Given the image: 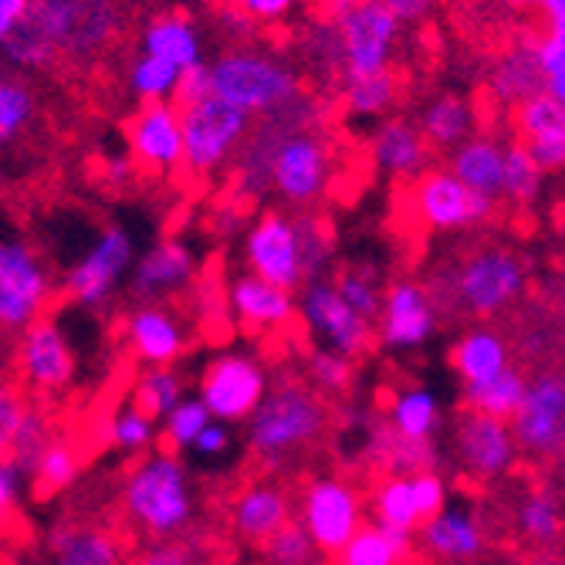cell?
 <instances>
[{"mask_svg": "<svg viewBox=\"0 0 565 565\" xmlns=\"http://www.w3.org/2000/svg\"><path fill=\"white\" fill-rule=\"evenodd\" d=\"M529 291L525 254L491 234H468L427 275L434 312L444 319H494Z\"/></svg>", "mask_w": 565, "mask_h": 565, "instance_id": "1", "label": "cell"}, {"mask_svg": "<svg viewBox=\"0 0 565 565\" xmlns=\"http://www.w3.org/2000/svg\"><path fill=\"white\" fill-rule=\"evenodd\" d=\"M390 224L399 237H427L437 231H468L481 224H501V200L471 190L454 170L430 167L409 180H396Z\"/></svg>", "mask_w": 565, "mask_h": 565, "instance_id": "2", "label": "cell"}, {"mask_svg": "<svg viewBox=\"0 0 565 565\" xmlns=\"http://www.w3.org/2000/svg\"><path fill=\"white\" fill-rule=\"evenodd\" d=\"M122 515L146 539H173L193 519V491L180 454H146L122 481Z\"/></svg>", "mask_w": 565, "mask_h": 565, "instance_id": "3", "label": "cell"}, {"mask_svg": "<svg viewBox=\"0 0 565 565\" xmlns=\"http://www.w3.org/2000/svg\"><path fill=\"white\" fill-rule=\"evenodd\" d=\"M326 427V403L312 380L281 376L247 420V447L262 460H288L316 444Z\"/></svg>", "mask_w": 565, "mask_h": 565, "instance_id": "4", "label": "cell"}, {"mask_svg": "<svg viewBox=\"0 0 565 565\" xmlns=\"http://www.w3.org/2000/svg\"><path fill=\"white\" fill-rule=\"evenodd\" d=\"M342 142L345 132L339 129V116H332L312 129L295 132L278 149L271 167V186L295 214L322 211V200L332 193Z\"/></svg>", "mask_w": 565, "mask_h": 565, "instance_id": "5", "label": "cell"}, {"mask_svg": "<svg viewBox=\"0 0 565 565\" xmlns=\"http://www.w3.org/2000/svg\"><path fill=\"white\" fill-rule=\"evenodd\" d=\"M119 129L142 196H160V190H170V177L183 160V129L173 106H167L163 98H139V106L119 119Z\"/></svg>", "mask_w": 565, "mask_h": 565, "instance_id": "6", "label": "cell"}, {"mask_svg": "<svg viewBox=\"0 0 565 565\" xmlns=\"http://www.w3.org/2000/svg\"><path fill=\"white\" fill-rule=\"evenodd\" d=\"M65 301L31 244H0V352L14 355L21 332Z\"/></svg>", "mask_w": 565, "mask_h": 565, "instance_id": "7", "label": "cell"}, {"mask_svg": "<svg viewBox=\"0 0 565 565\" xmlns=\"http://www.w3.org/2000/svg\"><path fill=\"white\" fill-rule=\"evenodd\" d=\"M301 88L305 82L291 68L271 55H262L258 47L221 51V58L211 68V92L250 116H265L285 106Z\"/></svg>", "mask_w": 565, "mask_h": 565, "instance_id": "8", "label": "cell"}, {"mask_svg": "<svg viewBox=\"0 0 565 565\" xmlns=\"http://www.w3.org/2000/svg\"><path fill=\"white\" fill-rule=\"evenodd\" d=\"M8 373L34 403H51L75 383V352L55 316L47 312L21 332Z\"/></svg>", "mask_w": 565, "mask_h": 565, "instance_id": "9", "label": "cell"}, {"mask_svg": "<svg viewBox=\"0 0 565 565\" xmlns=\"http://www.w3.org/2000/svg\"><path fill=\"white\" fill-rule=\"evenodd\" d=\"M268 396V376L265 370L247 355H217L203 370L200 380V399L211 406L214 420L221 424H241L250 420L254 409Z\"/></svg>", "mask_w": 565, "mask_h": 565, "instance_id": "10", "label": "cell"}, {"mask_svg": "<svg viewBox=\"0 0 565 565\" xmlns=\"http://www.w3.org/2000/svg\"><path fill=\"white\" fill-rule=\"evenodd\" d=\"M339 38L345 51V78H363L393 68V47L399 41V21L380 4V0H366V4L352 8L339 21Z\"/></svg>", "mask_w": 565, "mask_h": 565, "instance_id": "11", "label": "cell"}, {"mask_svg": "<svg viewBox=\"0 0 565 565\" xmlns=\"http://www.w3.org/2000/svg\"><path fill=\"white\" fill-rule=\"evenodd\" d=\"M301 525L326 555H339L363 529V504L345 481L319 478L301 498Z\"/></svg>", "mask_w": 565, "mask_h": 565, "instance_id": "12", "label": "cell"}, {"mask_svg": "<svg viewBox=\"0 0 565 565\" xmlns=\"http://www.w3.org/2000/svg\"><path fill=\"white\" fill-rule=\"evenodd\" d=\"M183 316L186 308L180 301H139L119 326L126 352L142 366H173L186 352Z\"/></svg>", "mask_w": 565, "mask_h": 565, "instance_id": "13", "label": "cell"}, {"mask_svg": "<svg viewBox=\"0 0 565 565\" xmlns=\"http://www.w3.org/2000/svg\"><path fill=\"white\" fill-rule=\"evenodd\" d=\"M129 258H132L129 237L116 224H106V227H102L98 244L65 275L62 298L75 301V305H85V308H106V301H109L119 275L126 271Z\"/></svg>", "mask_w": 565, "mask_h": 565, "instance_id": "14", "label": "cell"}, {"mask_svg": "<svg viewBox=\"0 0 565 565\" xmlns=\"http://www.w3.org/2000/svg\"><path fill=\"white\" fill-rule=\"evenodd\" d=\"M244 258L254 275H262L271 285H281L295 291L305 281V265H301V244L295 221L285 217L281 211H265L262 221L254 224L247 234V250Z\"/></svg>", "mask_w": 565, "mask_h": 565, "instance_id": "15", "label": "cell"}, {"mask_svg": "<svg viewBox=\"0 0 565 565\" xmlns=\"http://www.w3.org/2000/svg\"><path fill=\"white\" fill-rule=\"evenodd\" d=\"M305 322L308 329H316L329 349L359 359L366 355L376 342V332L370 326V319H363L355 308L329 285V281H312L305 288Z\"/></svg>", "mask_w": 565, "mask_h": 565, "instance_id": "16", "label": "cell"}, {"mask_svg": "<svg viewBox=\"0 0 565 565\" xmlns=\"http://www.w3.org/2000/svg\"><path fill=\"white\" fill-rule=\"evenodd\" d=\"M515 437L532 457H555L565 450V376L545 373L529 386L515 414Z\"/></svg>", "mask_w": 565, "mask_h": 565, "instance_id": "17", "label": "cell"}, {"mask_svg": "<svg viewBox=\"0 0 565 565\" xmlns=\"http://www.w3.org/2000/svg\"><path fill=\"white\" fill-rule=\"evenodd\" d=\"M508 136L532 152L542 173L565 170V102H558L552 92L508 109Z\"/></svg>", "mask_w": 565, "mask_h": 565, "instance_id": "18", "label": "cell"}, {"mask_svg": "<svg viewBox=\"0 0 565 565\" xmlns=\"http://www.w3.org/2000/svg\"><path fill=\"white\" fill-rule=\"evenodd\" d=\"M447 508V484L437 471H420V475H393L383 481L376 494V515L380 525L414 532L424 522Z\"/></svg>", "mask_w": 565, "mask_h": 565, "instance_id": "19", "label": "cell"}, {"mask_svg": "<svg viewBox=\"0 0 565 565\" xmlns=\"http://www.w3.org/2000/svg\"><path fill=\"white\" fill-rule=\"evenodd\" d=\"M484 88L504 109H515L525 98L548 92V75H545L539 47L529 38H515L511 44L498 47L484 72Z\"/></svg>", "mask_w": 565, "mask_h": 565, "instance_id": "20", "label": "cell"}, {"mask_svg": "<svg viewBox=\"0 0 565 565\" xmlns=\"http://www.w3.org/2000/svg\"><path fill=\"white\" fill-rule=\"evenodd\" d=\"M457 450L465 468H471L478 478H498L519 454V437L515 430H508L504 420L478 414V409H465L457 424Z\"/></svg>", "mask_w": 565, "mask_h": 565, "instance_id": "21", "label": "cell"}, {"mask_svg": "<svg viewBox=\"0 0 565 565\" xmlns=\"http://www.w3.org/2000/svg\"><path fill=\"white\" fill-rule=\"evenodd\" d=\"M227 295H231V308H234V316H237V326L247 335L288 332L291 326H298V312H295L291 291L281 288V285L265 281L262 275H241V278H234Z\"/></svg>", "mask_w": 565, "mask_h": 565, "instance_id": "22", "label": "cell"}, {"mask_svg": "<svg viewBox=\"0 0 565 565\" xmlns=\"http://www.w3.org/2000/svg\"><path fill=\"white\" fill-rule=\"evenodd\" d=\"M196 278V262L180 237H163L136 268L132 298L136 301H173Z\"/></svg>", "mask_w": 565, "mask_h": 565, "instance_id": "23", "label": "cell"}, {"mask_svg": "<svg viewBox=\"0 0 565 565\" xmlns=\"http://www.w3.org/2000/svg\"><path fill=\"white\" fill-rule=\"evenodd\" d=\"M383 342L396 349H414L434 332V301L417 281H393L383 301Z\"/></svg>", "mask_w": 565, "mask_h": 565, "instance_id": "24", "label": "cell"}, {"mask_svg": "<svg viewBox=\"0 0 565 565\" xmlns=\"http://www.w3.org/2000/svg\"><path fill=\"white\" fill-rule=\"evenodd\" d=\"M417 126L434 149L437 163L450 160V152L457 146H465L471 132L478 129V109L471 95L460 92H440L430 102H424V109L417 113Z\"/></svg>", "mask_w": 565, "mask_h": 565, "instance_id": "25", "label": "cell"}, {"mask_svg": "<svg viewBox=\"0 0 565 565\" xmlns=\"http://www.w3.org/2000/svg\"><path fill=\"white\" fill-rule=\"evenodd\" d=\"M370 152H373L376 170H386L396 180H409V177L437 167V157H434V149L427 146L420 126L414 119H403V116L386 119L373 132Z\"/></svg>", "mask_w": 565, "mask_h": 565, "instance_id": "26", "label": "cell"}, {"mask_svg": "<svg viewBox=\"0 0 565 565\" xmlns=\"http://www.w3.org/2000/svg\"><path fill=\"white\" fill-rule=\"evenodd\" d=\"M0 51L18 68H28L34 78H47L55 65V31H51V0H31L24 18L0 38Z\"/></svg>", "mask_w": 565, "mask_h": 565, "instance_id": "27", "label": "cell"}, {"mask_svg": "<svg viewBox=\"0 0 565 565\" xmlns=\"http://www.w3.org/2000/svg\"><path fill=\"white\" fill-rule=\"evenodd\" d=\"M47 565H126V552L109 529L62 522L47 532Z\"/></svg>", "mask_w": 565, "mask_h": 565, "instance_id": "28", "label": "cell"}, {"mask_svg": "<svg viewBox=\"0 0 565 565\" xmlns=\"http://www.w3.org/2000/svg\"><path fill=\"white\" fill-rule=\"evenodd\" d=\"M504 160H508V142L498 132H478L475 139H468L465 146H457L450 152L447 167L471 190L501 200V193H504Z\"/></svg>", "mask_w": 565, "mask_h": 565, "instance_id": "29", "label": "cell"}, {"mask_svg": "<svg viewBox=\"0 0 565 565\" xmlns=\"http://www.w3.org/2000/svg\"><path fill=\"white\" fill-rule=\"evenodd\" d=\"M288 515H291V508H288L285 491H278L275 484H254L234 501L231 522L241 539L265 545L271 535H278L288 525Z\"/></svg>", "mask_w": 565, "mask_h": 565, "instance_id": "30", "label": "cell"}, {"mask_svg": "<svg viewBox=\"0 0 565 565\" xmlns=\"http://www.w3.org/2000/svg\"><path fill=\"white\" fill-rule=\"evenodd\" d=\"M420 542L427 552H434L444 562H468V558H478L484 548L481 525L460 508H444L440 515L424 522Z\"/></svg>", "mask_w": 565, "mask_h": 565, "instance_id": "31", "label": "cell"}, {"mask_svg": "<svg viewBox=\"0 0 565 565\" xmlns=\"http://www.w3.org/2000/svg\"><path fill=\"white\" fill-rule=\"evenodd\" d=\"M146 47H149V55H160V58L173 62L180 72L200 65V44H196V31H193V14L183 4H177V8L160 11L157 18H149Z\"/></svg>", "mask_w": 565, "mask_h": 565, "instance_id": "32", "label": "cell"}, {"mask_svg": "<svg viewBox=\"0 0 565 565\" xmlns=\"http://www.w3.org/2000/svg\"><path fill=\"white\" fill-rule=\"evenodd\" d=\"M529 396V383L519 370H504L494 380L484 383H468L465 386V409H478V414L508 420L515 417Z\"/></svg>", "mask_w": 565, "mask_h": 565, "instance_id": "33", "label": "cell"}, {"mask_svg": "<svg viewBox=\"0 0 565 565\" xmlns=\"http://www.w3.org/2000/svg\"><path fill=\"white\" fill-rule=\"evenodd\" d=\"M409 552V532L390 525H363L339 552V565H399Z\"/></svg>", "mask_w": 565, "mask_h": 565, "instance_id": "34", "label": "cell"}, {"mask_svg": "<svg viewBox=\"0 0 565 565\" xmlns=\"http://www.w3.org/2000/svg\"><path fill=\"white\" fill-rule=\"evenodd\" d=\"M450 363L460 376H465V383H484L508 370V349L494 332L481 329V332H468L454 345Z\"/></svg>", "mask_w": 565, "mask_h": 565, "instance_id": "35", "label": "cell"}, {"mask_svg": "<svg viewBox=\"0 0 565 565\" xmlns=\"http://www.w3.org/2000/svg\"><path fill=\"white\" fill-rule=\"evenodd\" d=\"M183 403V380L170 366H149L146 373L136 376L132 383V406L152 420H167L173 409Z\"/></svg>", "mask_w": 565, "mask_h": 565, "instance_id": "36", "label": "cell"}, {"mask_svg": "<svg viewBox=\"0 0 565 565\" xmlns=\"http://www.w3.org/2000/svg\"><path fill=\"white\" fill-rule=\"evenodd\" d=\"M359 316L363 319H383V301H386V291L380 288V275L376 268L370 265H359V262H345L335 268L332 281H329Z\"/></svg>", "mask_w": 565, "mask_h": 565, "instance_id": "37", "label": "cell"}, {"mask_svg": "<svg viewBox=\"0 0 565 565\" xmlns=\"http://www.w3.org/2000/svg\"><path fill=\"white\" fill-rule=\"evenodd\" d=\"M82 475V454L75 444L55 437L47 444V450L41 454V460L34 465V475H31V484L41 498H51V494H62L68 491Z\"/></svg>", "mask_w": 565, "mask_h": 565, "instance_id": "38", "label": "cell"}, {"mask_svg": "<svg viewBox=\"0 0 565 565\" xmlns=\"http://www.w3.org/2000/svg\"><path fill=\"white\" fill-rule=\"evenodd\" d=\"M390 424L396 434L409 440H430L437 424H440V409L437 399L427 390H406L393 399L390 406Z\"/></svg>", "mask_w": 565, "mask_h": 565, "instance_id": "39", "label": "cell"}, {"mask_svg": "<svg viewBox=\"0 0 565 565\" xmlns=\"http://www.w3.org/2000/svg\"><path fill=\"white\" fill-rule=\"evenodd\" d=\"M214 424L211 406L203 399H183L173 414L163 420V440L170 454H190L193 440Z\"/></svg>", "mask_w": 565, "mask_h": 565, "instance_id": "40", "label": "cell"}, {"mask_svg": "<svg viewBox=\"0 0 565 565\" xmlns=\"http://www.w3.org/2000/svg\"><path fill=\"white\" fill-rule=\"evenodd\" d=\"M51 440H55V427H51V417L41 409V403H31L28 417H24V424H21V434H18V440H14V450H11L14 465L28 475V481H31L34 465L41 460V454L47 450Z\"/></svg>", "mask_w": 565, "mask_h": 565, "instance_id": "41", "label": "cell"}, {"mask_svg": "<svg viewBox=\"0 0 565 565\" xmlns=\"http://www.w3.org/2000/svg\"><path fill=\"white\" fill-rule=\"evenodd\" d=\"M519 529L525 532L529 542L552 545L562 535V511H558L555 498H548L545 491H532L519 504Z\"/></svg>", "mask_w": 565, "mask_h": 565, "instance_id": "42", "label": "cell"}, {"mask_svg": "<svg viewBox=\"0 0 565 565\" xmlns=\"http://www.w3.org/2000/svg\"><path fill=\"white\" fill-rule=\"evenodd\" d=\"M322 555L326 552L305 532V525H291V522L265 542L268 565H326Z\"/></svg>", "mask_w": 565, "mask_h": 565, "instance_id": "43", "label": "cell"}, {"mask_svg": "<svg viewBox=\"0 0 565 565\" xmlns=\"http://www.w3.org/2000/svg\"><path fill=\"white\" fill-rule=\"evenodd\" d=\"M308 380L316 383V390L345 396L355 383V359L335 352V349H316L308 352Z\"/></svg>", "mask_w": 565, "mask_h": 565, "instance_id": "44", "label": "cell"}, {"mask_svg": "<svg viewBox=\"0 0 565 565\" xmlns=\"http://www.w3.org/2000/svg\"><path fill=\"white\" fill-rule=\"evenodd\" d=\"M106 434H109L113 447H119L122 454H142V450H149L152 444H157V420L129 403L109 420Z\"/></svg>", "mask_w": 565, "mask_h": 565, "instance_id": "45", "label": "cell"}, {"mask_svg": "<svg viewBox=\"0 0 565 565\" xmlns=\"http://www.w3.org/2000/svg\"><path fill=\"white\" fill-rule=\"evenodd\" d=\"M31 403L34 399L14 383L11 373H0V457H8L14 450V440L21 434Z\"/></svg>", "mask_w": 565, "mask_h": 565, "instance_id": "46", "label": "cell"}, {"mask_svg": "<svg viewBox=\"0 0 565 565\" xmlns=\"http://www.w3.org/2000/svg\"><path fill=\"white\" fill-rule=\"evenodd\" d=\"M180 78V68L160 55H146L132 65V88L139 98H163V92H170Z\"/></svg>", "mask_w": 565, "mask_h": 565, "instance_id": "47", "label": "cell"}, {"mask_svg": "<svg viewBox=\"0 0 565 565\" xmlns=\"http://www.w3.org/2000/svg\"><path fill=\"white\" fill-rule=\"evenodd\" d=\"M24 481L28 475L14 465V457H0V522H8L18 504H21V494H24Z\"/></svg>", "mask_w": 565, "mask_h": 565, "instance_id": "48", "label": "cell"}, {"mask_svg": "<svg viewBox=\"0 0 565 565\" xmlns=\"http://www.w3.org/2000/svg\"><path fill=\"white\" fill-rule=\"evenodd\" d=\"M129 565H196V555L183 542H157L129 558Z\"/></svg>", "mask_w": 565, "mask_h": 565, "instance_id": "49", "label": "cell"}, {"mask_svg": "<svg viewBox=\"0 0 565 565\" xmlns=\"http://www.w3.org/2000/svg\"><path fill=\"white\" fill-rule=\"evenodd\" d=\"M227 447H231V434H227V427H224L221 420H214L207 430H203V434L193 440L190 454L200 457V460H217V457L227 454Z\"/></svg>", "mask_w": 565, "mask_h": 565, "instance_id": "50", "label": "cell"}, {"mask_svg": "<svg viewBox=\"0 0 565 565\" xmlns=\"http://www.w3.org/2000/svg\"><path fill=\"white\" fill-rule=\"evenodd\" d=\"M231 4H237L247 18H254L258 24H275L291 11L295 0H231Z\"/></svg>", "mask_w": 565, "mask_h": 565, "instance_id": "51", "label": "cell"}, {"mask_svg": "<svg viewBox=\"0 0 565 565\" xmlns=\"http://www.w3.org/2000/svg\"><path fill=\"white\" fill-rule=\"evenodd\" d=\"M359 4H366V0H305V14H308V21L335 24L342 14H349Z\"/></svg>", "mask_w": 565, "mask_h": 565, "instance_id": "52", "label": "cell"}, {"mask_svg": "<svg viewBox=\"0 0 565 565\" xmlns=\"http://www.w3.org/2000/svg\"><path fill=\"white\" fill-rule=\"evenodd\" d=\"M380 4H383L396 21H414V24H420V21L430 18V11H434L437 0H380Z\"/></svg>", "mask_w": 565, "mask_h": 565, "instance_id": "53", "label": "cell"}, {"mask_svg": "<svg viewBox=\"0 0 565 565\" xmlns=\"http://www.w3.org/2000/svg\"><path fill=\"white\" fill-rule=\"evenodd\" d=\"M31 0H0V38H4L28 11Z\"/></svg>", "mask_w": 565, "mask_h": 565, "instance_id": "54", "label": "cell"}, {"mask_svg": "<svg viewBox=\"0 0 565 565\" xmlns=\"http://www.w3.org/2000/svg\"><path fill=\"white\" fill-rule=\"evenodd\" d=\"M558 316H562V326H565V281H562V291H558Z\"/></svg>", "mask_w": 565, "mask_h": 565, "instance_id": "55", "label": "cell"}, {"mask_svg": "<svg viewBox=\"0 0 565 565\" xmlns=\"http://www.w3.org/2000/svg\"><path fill=\"white\" fill-rule=\"evenodd\" d=\"M139 4H157V0H139Z\"/></svg>", "mask_w": 565, "mask_h": 565, "instance_id": "56", "label": "cell"}, {"mask_svg": "<svg viewBox=\"0 0 565 565\" xmlns=\"http://www.w3.org/2000/svg\"><path fill=\"white\" fill-rule=\"evenodd\" d=\"M0 75H4V65H0Z\"/></svg>", "mask_w": 565, "mask_h": 565, "instance_id": "57", "label": "cell"}, {"mask_svg": "<svg viewBox=\"0 0 565 565\" xmlns=\"http://www.w3.org/2000/svg\"><path fill=\"white\" fill-rule=\"evenodd\" d=\"M0 565H8V562H4V558H0Z\"/></svg>", "mask_w": 565, "mask_h": 565, "instance_id": "58", "label": "cell"}]
</instances>
